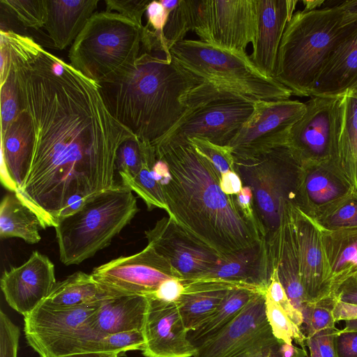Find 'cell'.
Here are the masks:
<instances>
[{
    "mask_svg": "<svg viewBox=\"0 0 357 357\" xmlns=\"http://www.w3.org/2000/svg\"><path fill=\"white\" fill-rule=\"evenodd\" d=\"M298 272L309 301L320 300L326 273L322 227L289 202L285 206Z\"/></svg>",
    "mask_w": 357,
    "mask_h": 357,
    "instance_id": "obj_16",
    "label": "cell"
},
{
    "mask_svg": "<svg viewBox=\"0 0 357 357\" xmlns=\"http://www.w3.org/2000/svg\"><path fill=\"white\" fill-rule=\"evenodd\" d=\"M199 82L173 59L142 52L98 86L113 117L139 140L153 144L183 118L188 111L183 98Z\"/></svg>",
    "mask_w": 357,
    "mask_h": 357,
    "instance_id": "obj_3",
    "label": "cell"
},
{
    "mask_svg": "<svg viewBox=\"0 0 357 357\" xmlns=\"http://www.w3.org/2000/svg\"><path fill=\"white\" fill-rule=\"evenodd\" d=\"M255 102L219 101L188 109L179 122L156 142L199 137L228 146L252 113Z\"/></svg>",
    "mask_w": 357,
    "mask_h": 357,
    "instance_id": "obj_14",
    "label": "cell"
},
{
    "mask_svg": "<svg viewBox=\"0 0 357 357\" xmlns=\"http://www.w3.org/2000/svg\"><path fill=\"white\" fill-rule=\"evenodd\" d=\"M336 357H357V331L341 332L335 339Z\"/></svg>",
    "mask_w": 357,
    "mask_h": 357,
    "instance_id": "obj_49",
    "label": "cell"
},
{
    "mask_svg": "<svg viewBox=\"0 0 357 357\" xmlns=\"http://www.w3.org/2000/svg\"><path fill=\"white\" fill-rule=\"evenodd\" d=\"M112 296L94 280L91 274L78 271L56 282L42 303L51 307H68L99 303Z\"/></svg>",
    "mask_w": 357,
    "mask_h": 357,
    "instance_id": "obj_28",
    "label": "cell"
},
{
    "mask_svg": "<svg viewBox=\"0 0 357 357\" xmlns=\"http://www.w3.org/2000/svg\"><path fill=\"white\" fill-rule=\"evenodd\" d=\"M325 1L323 0H313L309 1L305 0L303 1L302 3L304 5V9L305 10H312L314 9H318V7H320L323 3H324Z\"/></svg>",
    "mask_w": 357,
    "mask_h": 357,
    "instance_id": "obj_58",
    "label": "cell"
},
{
    "mask_svg": "<svg viewBox=\"0 0 357 357\" xmlns=\"http://www.w3.org/2000/svg\"><path fill=\"white\" fill-rule=\"evenodd\" d=\"M184 290V284L181 280L172 278L164 281L152 297L167 303H174L180 298Z\"/></svg>",
    "mask_w": 357,
    "mask_h": 357,
    "instance_id": "obj_48",
    "label": "cell"
},
{
    "mask_svg": "<svg viewBox=\"0 0 357 357\" xmlns=\"http://www.w3.org/2000/svg\"><path fill=\"white\" fill-rule=\"evenodd\" d=\"M91 274L112 296L150 297L164 281L181 280L170 264L149 245L136 254L122 256L96 267Z\"/></svg>",
    "mask_w": 357,
    "mask_h": 357,
    "instance_id": "obj_10",
    "label": "cell"
},
{
    "mask_svg": "<svg viewBox=\"0 0 357 357\" xmlns=\"http://www.w3.org/2000/svg\"><path fill=\"white\" fill-rule=\"evenodd\" d=\"M272 271L267 248L262 241L252 248L221 258L213 268L199 278L221 279L266 292Z\"/></svg>",
    "mask_w": 357,
    "mask_h": 357,
    "instance_id": "obj_22",
    "label": "cell"
},
{
    "mask_svg": "<svg viewBox=\"0 0 357 357\" xmlns=\"http://www.w3.org/2000/svg\"><path fill=\"white\" fill-rule=\"evenodd\" d=\"M168 11V18L164 29V36L169 47L184 39L189 31H192L189 0H161Z\"/></svg>",
    "mask_w": 357,
    "mask_h": 357,
    "instance_id": "obj_34",
    "label": "cell"
},
{
    "mask_svg": "<svg viewBox=\"0 0 357 357\" xmlns=\"http://www.w3.org/2000/svg\"><path fill=\"white\" fill-rule=\"evenodd\" d=\"M335 122V144L331 162L339 172L348 160L357 140V89L338 96Z\"/></svg>",
    "mask_w": 357,
    "mask_h": 357,
    "instance_id": "obj_31",
    "label": "cell"
},
{
    "mask_svg": "<svg viewBox=\"0 0 357 357\" xmlns=\"http://www.w3.org/2000/svg\"><path fill=\"white\" fill-rule=\"evenodd\" d=\"M156 160L155 149L152 144L147 143L143 166L126 188L135 192L146 204L148 210L159 208L168 213V207L159 182L152 172V165Z\"/></svg>",
    "mask_w": 357,
    "mask_h": 357,
    "instance_id": "obj_32",
    "label": "cell"
},
{
    "mask_svg": "<svg viewBox=\"0 0 357 357\" xmlns=\"http://www.w3.org/2000/svg\"><path fill=\"white\" fill-rule=\"evenodd\" d=\"M265 309L268 323L274 337L289 344L295 340L301 347L305 348L306 337L301 328L296 326L284 310L265 294Z\"/></svg>",
    "mask_w": 357,
    "mask_h": 357,
    "instance_id": "obj_36",
    "label": "cell"
},
{
    "mask_svg": "<svg viewBox=\"0 0 357 357\" xmlns=\"http://www.w3.org/2000/svg\"><path fill=\"white\" fill-rule=\"evenodd\" d=\"M356 26L357 19L340 3L294 13L280 44L273 78L295 96H311L333 52Z\"/></svg>",
    "mask_w": 357,
    "mask_h": 357,
    "instance_id": "obj_4",
    "label": "cell"
},
{
    "mask_svg": "<svg viewBox=\"0 0 357 357\" xmlns=\"http://www.w3.org/2000/svg\"><path fill=\"white\" fill-rule=\"evenodd\" d=\"M340 5L349 15L357 18V0L345 1Z\"/></svg>",
    "mask_w": 357,
    "mask_h": 357,
    "instance_id": "obj_57",
    "label": "cell"
},
{
    "mask_svg": "<svg viewBox=\"0 0 357 357\" xmlns=\"http://www.w3.org/2000/svg\"><path fill=\"white\" fill-rule=\"evenodd\" d=\"M305 343L309 350L308 357H321L318 352L315 343L312 337L306 338Z\"/></svg>",
    "mask_w": 357,
    "mask_h": 357,
    "instance_id": "obj_59",
    "label": "cell"
},
{
    "mask_svg": "<svg viewBox=\"0 0 357 357\" xmlns=\"http://www.w3.org/2000/svg\"><path fill=\"white\" fill-rule=\"evenodd\" d=\"M339 329H328L312 337L321 357H336L335 339Z\"/></svg>",
    "mask_w": 357,
    "mask_h": 357,
    "instance_id": "obj_50",
    "label": "cell"
},
{
    "mask_svg": "<svg viewBox=\"0 0 357 357\" xmlns=\"http://www.w3.org/2000/svg\"><path fill=\"white\" fill-rule=\"evenodd\" d=\"M340 331H357V319L346 320L344 327L342 329H341Z\"/></svg>",
    "mask_w": 357,
    "mask_h": 357,
    "instance_id": "obj_60",
    "label": "cell"
},
{
    "mask_svg": "<svg viewBox=\"0 0 357 357\" xmlns=\"http://www.w3.org/2000/svg\"><path fill=\"white\" fill-rule=\"evenodd\" d=\"M55 283L54 264L34 251L25 263L4 271L1 288L9 306L24 317L45 301Z\"/></svg>",
    "mask_w": 357,
    "mask_h": 357,
    "instance_id": "obj_18",
    "label": "cell"
},
{
    "mask_svg": "<svg viewBox=\"0 0 357 357\" xmlns=\"http://www.w3.org/2000/svg\"><path fill=\"white\" fill-rule=\"evenodd\" d=\"M139 208L132 191L119 186L87 199L54 227L59 257L65 265L79 264L108 246Z\"/></svg>",
    "mask_w": 357,
    "mask_h": 357,
    "instance_id": "obj_5",
    "label": "cell"
},
{
    "mask_svg": "<svg viewBox=\"0 0 357 357\" xmlns=\"http://www.w3.org/2000/svg\"><path fill=\"white\" fill-rule=\"evenodd\" d=\"M211 45L246 52L257 31L255 0H208Z\"/></svg>",
    "mask_w": 357,
    "mask_h": 357,
    "instance_id": "obj_19",
    "label": "cell"
},
{
    "mask_svg": "<svg viewBox=\"0 0 357 357\" xmlns=\"http://www.w3.org/2000/svg\"><path fill=\"white\" fill-rule=\"evenodd\" d=\"M322 235L326 274L320 300L335 299L338 289L357 270V227L337 229L322 227Z\"/></svg>",
    "mask_w": 357,
    "mask_h": 357,
    "instance_id": "obj_23",
    "label": "cell"
},
{
    "mask_svg": "<svg viewBox=\"0 0 357 357\" xmlns=\"http://www.w3.org/2000/svg\"><path fill=\"white\" fill-rule=\"evenodd\" d=\"M266 357H307V354L305 348H300L278 340L268 349Z\"/></svg>",
    "mask_w": 357,
    "mask_h": 357,
    "instance_id": "obj_52",
    "label": "cell"
},
{
    "mask_svg": "<svg viewBox=\"0 0 357 357\" xmlns=\"http://www.w3.org/2000/svg\"><path fill=\"white\" fill-rule=\"evenodd\" d=\"M321 171L309 174L305 181L306 194L314 202L324 204L333 201L339 195L335 183Z\"/></svg>",
    "mask_w": 357,
    "mask_h": 357,
    "instance_id": "obj_42",
    "label": "cell"
},
{
    "mask_svg": "<svg viewBox=\"0 0 357 357\" xmlns=\"http://www.w3.org/2000/svg\"><path fill=\"white\" fill-rule=\"evenodd\" d=\"M335 299L357 304V282L354 279H349L344 282L337 291Z\"/></svg>",
    "mask_w": 357,
    "mask_h": 357,
    "instance_id": "obj_55",
    "label": "cell"
},
{
    "mask_svg": "<svg viewBox=\"0 0 357 357\" xmlns=\"http://www.w3.org/2000/svg\"><path fill=\"white\" fill-rule=\"evenodd\" d=\"M119 354L109 352H85L65 356L63 357H119Z\"/></svg>",
    "mask_w": 357,
    "mask_h": 357,
    "instance_id": "obj_56",
    "label": "cell"
},
{
    "mask_svg": "<svg viewBox=\"0 0 357 357\" xmlns=\"http://www.w3.org/2000/svg\"><path fill=\"white\" fill-rule=\"evenodd\" d=\"M277 340L267 321L265 294L259 293L227 326L195 345L193 357H252Z\"/></svg>",
    "mask_w": 357,
    "mask_h": 357,
    "instance_id": "obj_11",
    "label": "cell"
},
{
    "mask_svg": "<svg viewBox=\"0 0 357 357\" xmlns=\"http://www.w3.org/2000/svg\"><path fill=\"white\" fill-rule=\"evenodd\" d=\"M0 7L22 26L38 30L47 17V0H1Z\"/></svg>",
    "mask_w": 357,
    "mask_h": 357,
    "instance_id": "obj_35",
    "label": "cell"
},
{
    "mask_svg": "<svg viewBox=\"0 0 357 357\" xmlns=\"http://www.w3.org/2000/svg\"><path fill=\"white\" fill-rule=\"evenodd\" d=\"M257 31L250 58L256 68L273 78L280 44L298 1L255 0Z\"/></svg>",
    "mask_w": 357,
    "mask_h": 357,
    "instance_id": "obj_20",
    "label": "cell"
},
{
    "mask_svg": "<svg viewBox=\"0 0 357 357\" xmlns=\"http://www.w3.org/2000/svg\"><path fill=\"white\" fill-rule=\"evenodd\" d=\"M1 133L17 119L22 109L16 73L10 65L6 77L1 80Z\"/></svg>",
    "mask_w": 357,
    "mask_h": 357,
    "instance_id": "obj_38",
    "label": "cell"
},
{
    "mask_svg": "<svg viewBox=\"0 0 357 357\" xmlns=\"http://www.w3.org/2000/svg\"><path fill=\"white\" fill-rule=\"evenodd\" d=\"M145 346L143 331L131 330L105 335L98 342V352L117 354L128 351H142Z\"/></svg>",
    "mask_w": 357,
    "mask_h": 357,
    "instance_id": "obj_40",
    "label": "cell"
},
{
    "mask_svg": "<svg viewBox=\"0 0 357 357\" xmlns=\"http://www.w3.org/2000/svg\"><path fill=\"white\" fill-rule=\"evenodd\" d=\"M43 229L38 215L15 192L6 195L0 206V236L2 238H20L35 244L40 241Z\"/></svg>",
    "mask_w": 357,
    "mask_h": 357,
    "instance_id": "obj_29",
    "label": "cell"
},
{
    "mask_svg": "<svg viewBox=\"0 0 357 357\" xmlns=\"http://www.w3.org/2000/svg\"><path fill=\"white\" fill-rule=\"evenodd\" d=\"M143 26L116 13H96L71 45L70 64L98 84L127 67L139 56Z\"/></svg>",
    "mask_w": 357,
    "mask_h": 357,
    "instance_id": "obj_7",
    "label": "cell"
},
{
    "mask_svg": "<svg viewBox=\"0 0 357 357\" xmlns=\"http://www.w3.org/2000/svg\"><path fill=\"white\" fill-rule=\"evenodd\" d=\"M148 245L164 257L182 282L200 278L221 259L208 245L185 231L171 217H163L145 231Z\"/></svg>",
    "mask_w": 357,
    "mask_h": 357,
    "instance_id": "obj_15",
    "label": "cell"
},
{
    "mask_svg": "<svg viewBox=\"0 0 357 357\" xmlns=\"http://www.w3.org/2000/svg\"><path fill=\"white\" fill-rule=\"evenodd\" d=\"M333 313L335 322L357 319V304L335 299Z\"/></svg>",
    "mask_w": 357,
    "mask_h": 357,
    "instance_id": "obj_54",
    "label": "cell"
},
{
    "mask_svg": "<svg viewBox=\"0 0 357 357\" xmlns=\"http://www.w3.org/2000/svg\"><path fill=\"white\" fill-rule=\"evenodd\" d=\"M265 294L278 303L284 310L291 321L301 328L303 322V314L296 309L289 301L279 280L275 268H273L270 283Z\"/></svg>",
    "mask_w": 357,
    "mask_h": 357,
    "instance_id": "obj_43",
    "label": "cell"
},
{
    "mask_svg": "<svg viewBox=\"0 0 357 357\" xmlns=\"http://www.w3.org/2000/svg\"><path fill=\"white\" fill-rule=\"evenodd\" d=\"M268 349L257 353V354L254 355L252 357H266Z\"/></svg>",
    "mask_w": 357,
    "mask_h": 357,
    "instance_id": "obj_61",
    "label": "cell"
},
{
    "mask_svg": "<svg viewBox=\"0 0 357 357\" xmlns=\"http://www.w3.org/2000/svg\"><path fill=\"white\" fill-rule=\"evenodd\" d=\"M100 301L68 307L40 304L24 317L27 343L40 357L96 352L98 342L104 337L93 325Z\"/></svg>",
    "mask_w": 357,
    "mask_h": 357,
    "instance_id": "obj_9",
    "label": "cell"
},
{
    "mask_svg": "<svg viewBox=\"0 0 357 357\" xmlns=\"http://www.w3.org/2000/svg\"><path fill=\"white\" fill-rule=\"evenodd\" d=\"M12 67L33 130L31 167L16 192L21 201L52 221L71 197L116 188L117 151L135 136L109 113L98 84L33 39L18 47Z\"/></svg>",
    "mask_w": 357,
    "mask_h": 357,
    "instance_id": "obj_1",
    "label": "cell"
},
{
    "mask_svg": "<svg viewBox=\"0 0 357 357\" xmlns=\"http://www.w3.org/2000/svg\"><path fill=\"white\" fill-rule=\"evenodd\" d=\"M106 11L116 13L131 20L140 26L142 16L151 1L149 0H106Z\"/></svg>",
    "mask_w": 357,
    "mask_h": 357,
    "instance_id": "obj_46",
    "label": "cell"
},
{
    "mask_svg": "<svg viewBox=\"0 0 357 357\" xmlns=\"http://www.w3.org/2000/svg\"><path fill=\"white\" fill-rule=\"evenodd\" d=\"M152 172L161 185L168 215L221 258L252 248L263 239L242 214L236 195L224 193L221 174L187 141L152 144Z\"/></svg>",
    "mask_w": 357,
    "mask_h": 357,
    "instance_id": "obj_2",
    "label": "cell"
},
{
    "mask_svg": "<svg viewBox=\"0 0 357 357\" xmlns=\"http://www.w3.org/2000/svg\"><path fill=\"white\" fill-rule=\"evenodd\" d=\"M236 202L238 207L243 216L256 226L260 233L254 209L253 195L251 189L248 186L243 185L240 192L236 195Z\"/></svg>",
    "mask_w": 357,
    "mask_h": 357,
    "instance_id": "obj_51",
    "label": "cell"
},
{
    "mask_svg": "<svg viewBox=\"0 0 357 357\" xmlns=\"http://www.w3.org/2000/svg\"><path fill=\"white\" fill-rule=\"evenodd\" d=\"M146 144V142L134 137L119 146L115 160V172L116 176L120 179L121 186L126 188L141 170L145 159Z\"/></svg>",
    "mask_w": 357,
    "mask_h": 357,
    "instance_id": "obj_33",
    "label": "cell"
},
{
    "mask_svg": "<svg viewBox=\"0 0 357 357\" xmlns=\"http://www.w3.org/2000/svg\"><path fill=\"white\" fill-rule=\"evenodd\" d=\"M145 357H193L195 346L189 340L176 302L149 297L143 328Z\"/></svg>",
    "mask_w": 357,
    "mask_h": 357,
    "instance_id": "obj_17",
    "label": "cell"
},
{
    "mask_svg": "<svg viewBox=\"0 0 357 357\" xmlns=\"http://www.w3.org/2000/svg\"><path fill=\"white\" fill-rule=\"evenodd\" d=\"M220 185L226 195H236L243 188L242 181L235 172H228L221 175Z\"/></svg>",
    "mask_w": 357,
    "mask_h": 357,
    "instance_id": "obj_53",
    "label": "cell"
},
{
    "mask_svg": "<svg viewBox=\"0 0 357 357\" xmlns=\"http://www.w3.org/2000/svg\"><path fill=\"white\" fill-rule=\"evenodd\" d=\"M305 110V102L297 100H257L228 146L233 153H248L287 145L291 128Z\"/></svg>",
    "mask_w": 357,
    "mask_h": 357,
    "instance_id": "obj_12",
    "label": "cell"
},
{
    "mask_svg": "<svg viewBox=\"0 0 357 357\" xmlns=\"http://www.w3.org/2000/svg\"><path fill=\"white\" fill-rule=\"evenodd\" d=\"M188 141L200 155L209 160L222 175L228 172H235L232 149L221 146L206 139L193 137Z\"/></svg>",
    "mask_w": 357,
    "mask_h": 357,
    "instance_id": "obj_39",
    "label": "cell"
},
{
    "mask_svg": "<svg viewBox=\"0 0 357 357\" xmlns=\"http://www.w3.org/2000/svg\"><path fill=\"white\" fill-rule=\"evenodd\" d=\"M170 52L172 59L198 81L218 79L237 84L257 100H287L292 95L274 78L261 73L246 52L188 39L173 45Z\"/></svg>",
    "mask_w": 357,
    "mask_h": 357,
    "instance_id": "obj_8",
    "label": "cell"
},
{
    "mask_svg": "<svg viewBox=\"0 0 357 357\" xmlns=\"http://www.w3.org/2000/svg\"><path fill=\"white\" fill-rule=\"evenodd\" d=\"M192 31L200 40L211 44L208 0H189Z\"/></svg>",
    "mask_w": 357,
    "mask_h": 357,
    "instance_id": "obj_45",
    "label": "cell"
},
{
    "mask_svg": "<svg viewBox=\"0 0 357 357\" xmlns=\"http://www.w3.org/2000/svg\"><path fill=\"white\" fill-rule=\"evenodd\" d=\"M99 0H47L44 28L55 48L63 50L73 45L95 14Z\"/></svg>",
    "mask_w": 357,
    "mask_h": 357,
    "instance_id": "obj_26",
    "label": "cell"
},
{
    "mask_svg": "<svg viewBox=\"0 0 357 357\" xmlns=\"http://www.w3.org/2000/svg\"><path fill=\"white\" fill-rule=\"evenodd\" d=\"M349 195L333 206L326 215L324 223L326 229H337L357 227V194L353 198Z\"/></svg>",
    "mask_w": 357,
    "mask_h": 357,
    "instance_id": "obj_41",
    "label": "cell"
},
{
    "mask_svg": "<svg viewBox=\"0 0 357 357\" xmlns=\"http://www.w3.org/2000/svg\"><path fill=\"white\" fill-rule=\"evenodd\" d=\"M349 279H354L356 281H357V270L355 271L354 273H352L349 277L348 278L347 280Z\"/></svg>",
    "mask_w": 357,
    "mask_h": 357,
    "instance_id": "obj_62",
    "label": "cell"
},
{
    "mask_svg": "<svg viewBox=\"0 0 357 357\" xmlns=\"http://www.w3.org/2000/svg\"><path fill=\"white\" fill-rule=\"evenodd\" d=\"M33 130L30 117L22 109L4 133H1V180L16 192L22 188L33 160Z\"/></svg>",
    "mask_w": 357,
    "mask_h": 357,
    "instance_id": "obj_21",
    "label": "cell"
},
{
    "mask_svg": "<svg viewBox=\"0 0 357 357\" xmlns=\"http://www.w3.org/2000/svg\"><path fill=\"white\" fill-rule=\"evenodd\" d=\"M149 297L140 295L108 296L100 303L93 325L103 336L131 330L143 331Z\"/></svg>",
    "mask_w": 357,
    "mask_h": 357,
    "instance_id": "obj_27",
    "label": "cell"
},
{
    "mask_svg": "<svg viewBox=\"0 0 357 357\" xmlns=\"http://www.w3.org/2000/svg\"><path fill=\"white\" fill-rule=\"evenodd\" d=\"M338 96H314L305 102L304 114L291 128L287 146L301 166L331 161Z\"/></svg>",
    "mask_w": 357,
    "mask_h": 357,
    "instance_id": "obj_13",
    "label": "cell"
},
{
    "mask_svg": "<svg viewBox=\"0 0 357 357\" xmlns=\"http://www.w3.org/2000/svg\"><path fill=\"white\" fill-rule=\"evenodd\" d=\"M183 283L185 290L176 304L189 332L195 331L213 313L229 289L248 287L260 290L243 284L216 278H198Z\"/></svg>",
    "mask_w": 357,
    "mask_h": 357,
    "instance_id": "obj_24",
    "label": "cell"
},
{
    "mask_svg": "<svg viewBox=\"0 0 357 357\" xmlns=\"http://www.w3.org/2000/svg\"><path fill=\"white\" fill-rule=\"evenodd\" d=\"M234 170L243 185L249 187L261 238L267 250L282 222L285 205L298 187L301 165L287 145L233 153Z\"/></svg>",
    "mask_w": 357,
    "mask_h": 357,
    "instance_id": "obj_6",
    "label": "cell"
},
{
    "mask_svg": "<svg viewBox=\"0 0 357 357\" xmlns=\"http://www.w3.org/2000/svg\"><path fill=\"white\" fill-rule=\"evenodd\" d=\"M20 331L1 310L0 311V357H17Z\"/></svg>",
    "mask_w": 357,
    "mask_h": 357,
    "instance_id": "obj_44",
    "label": "cell"
},
{
    "mask_svg": "<svg viewBox=\"0 0 357 357\" xmlns=\"http://www.w3.org/2000/svg\"><path fill=\"white\" fill-rule=\"evenodd\" d=\"M357 89V26L336 47L310 96H339Z\"/></svg>",
    "mask_w": 357,
    "mask_h": 357,
    "instance_id": "obj_25",
    "label": "cell"
},
{
    "mask_svg": "<svg viewBox=\"0 0 357 357\" xmlns=\"http://www.w3.org/2000/svg\"><path fill=\"white\" fill-rule=\"evenodd\" d=\"M259 293L266 292L248 287L229 289L213 313L195 331L189 332V340L195 346L219 332Z\"/></svg>",
    "mask_w": 357,
    "mask_h": 357,
    "instance_id": "obj_30",
    "label": "cell"
},
{
    "mask_svg": "<svg viewBox=\"0 0 357 357\" xmlns=\"http://www.w3.org/2000/svg\"><path fill=\"white\" fill-rule=\"evenodd\" d=\"M334 303L335 299L325 298L309 301L303 305L301 330L304 328L303 333L306 338L325 330L336 328L333 313Z\"/></svg>",
    "mask_w": 357,
    "mask_h": 357,
    "instance_id": "obj_37",
    "label": "cell"
},
{
    "mask_svg": "<svg viewBox=\"0 0 357 357\" xmlns=\"http://www.w3.org/2000/svg\"><path fill=\"white\" fill-rule=\"evenodd\" d=\"M147 24L152 30L164 33L168 11L161 3L160 1H152L149 3L146 10Z\"/></svg>",
    "mask_w": 357,
    "mask_h": 357,
    "instance_id": "obj_47",
    "label": "cell"
}]
</instances>
